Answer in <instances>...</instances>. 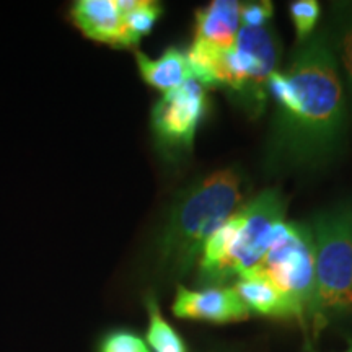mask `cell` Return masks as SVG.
Segmentation results:
<instances>
[{"instance_id":"6","label":"cell","mask_w":352,"mask_h":352,"mask_svg":"<svg viewBox=\"0 0 352 352\" xmlns=\"http://www.w3.org/2000/svg\"><path fill=\"white\" fill-rule=\"evenodd\" d=\"M253 271L266 276L296 307L305 321L315 287V241L311 228L300 222H285Z\"/></svg>"},{"instance_id":"9","label":"cell","mask_w":352,"mask_h":352,"mask_svg":"<svg viewBox=\"0 0 352 352\" xmlns=\"http://www.w3.org/2000/svg\"><path fill=\"white\" fill-rule=\"evenodd\" d=\"M70 21L83 36L111 47H127L122 12L118 0H77L69 10Z\"/></svg>"},{"instance_id":"5","label":"cell","mask_w":352,"mask_h":352,"mask_svg":"<svg viewBox=\"0 0 352 352\" xmlns=\"http://www.w3.org/2000/svg\"><path fill=\"white\" fill-rule=\"evenodd\" d=\"M315 241V287L307 320L315 334L334 318L352 316V209L320 214Z\"/></svg>"},{"instance_id":"18","label":"cell","mask_w":352,"mask_h":352,"mask_svg":"<svg viewBox=\"0 0 352 352\" xmlns=\"http://www.w3.org/2000/svg\"><path fill=\"white\" fill-rule=\"evenodd\" d=\"M272 3L271 2H250L241 3L240 8V23L245 28H261L267 26L272 19Z\"/></svg>"},{"instance_id":"4","label":"cell","mask_w":352,"mask_h":352,"mask_svg":"<svg viewBox=\"0 0 352 352\" xmlns=\"http://www.w3.org/2000/svg\"><path fill=\"white\" fill-rule=\"evenodd\" d=\"M280 46L270 26H241L228 50L192 41L186 52L192 78L208 88H227L252 116L263 111L267 80L276 72Z\"/></svg>"},{"instance_id":"1","label":"cell","mask_w":352,"mask_h":352,"mask_svg":"<svg viewBox=\"0 0 352 352\" xmlns=\"http://www.w3.org/2000/svg\"><path fill=\"white\" fill-rule=\"evenodd\" d=\"M276 101V147L290 160H314L328 153L342 134L344 94L334 52L323 34L296 52L284 72L267 80Z\"/></svg>"},{"instance_id":"11","label":"cell","mask_w":352,"mask_h":352,"mask_svg":"<svg viewBox=\"0 0 352 352\" xmlns=\"http://www.w3.org/2000/svg\"><path fill=\"white\" fill-rule=\"evenodd\" d=\"M240 8L241 2L236 0H214L196 10L195 41L219 50L232 47L241 28Z\"/></svg>"},{"instance_id":"12","label":"cell","mask_w":352,"mask_h":352,"mask_svg":"<svg viewBox=\"0 0 352 352\" xmlns=\"http://www.w3.org/2000/svg\"><path fill=\"white\" fill-rule=\"evenodd\" d=\"M135 60L142 80L164 94L192 78L186 51L179 47H168L157 59L135 51Z\"/></svg>"},{"instance_id":"10","label":"cell","mask_w":352,"mask_h":352,"mask_svg":"<svg viewBox=\"0 0 352 352\" xmlns=\"http://www.w3.org/2000/svg\"><path fill=\"white\" fill-rule=\"evenodd\" d=\"M245 303L250 314L272 318H298L294 303L287 296L258 271H248L239 276L232 285Z\"/></svg>"},{"instance_id":"19","label":"cell","mask_w":352,"mask_h":352,"mask_svg":"<svg viewBox=\"0 0 352 352\" xmlns=\"http://www.w3.org/2000/svg\"><path fill=\"white\" fill-rule=\"evenodd\" d=\"M344 352H352V342H351V346H349V347H347V349H346Z\"/></svg>"},{"instance_id":"3","label":"cell","mask_w":352,"mask_h":352,"mask_svg":"<svg viewBox=\"0 0 352 352\" xmlns=\"http://www.w3.org/2000/svg\"><path fill=\"white\" fill-rule=\"evenodd\" d=\"M287 202L279 189H264L206 241L197 261L202 287H222L228 280L254 270L285 222Z\"/></svg>"},{"instance_id":"13","label":"cell","mask_w":352,"mask_h":352,"mask_svg":"<svg viewBox=\"0 0 352 352\" xmlns=\"http://www.w3.org/2000/svg\"><path fill=\"white\" fill-rule=\"evenodd\" d=\"M122 12V23L127 47H135L147 36L162 15V6L153 0H118Z\"/></svg>"},{"instance_id":"17","label":"cell","mask_w":352,"mask_h":352,"mask_svg":"<svg viewBox=\"0 0 352 352\" xmlns=\"http://www.w3.org/2000/svg\"><path fill=\"white\" fill-rule=\"evenodd\" d=\"M340 52L352 94V3L342 7V15L340 16Z\"/></svg>"},{"instance_id":"16","label":"cell","mask_w":352,"mask_h":352,"mask_svg":"<svg viewBox=\"0 0 352 352\" xmlns=\"http://www.w3.org/2000/svg\"><path fill=\"white\" fill-rule=\"evenodd\" d=\"M290 16L298 41H307L320 20V3L316 0H296L290 3Z\"/></svg>"},{"instance_id":"7","label":"cell","mask_w":352,"mask_h":352,"mask_svg":"<svg viewBox=\"0 0 352 352\" xmlns=\"http://www.w3.org/2000/svg\"><path fill=\"white\" fill-rule=\"evenodd\" d=\"M208 109V90L195 78L164 94L151 114L158 148L171 157L191 152L196 131Z\"/></svg>"},{"instance_id":"15","label":"cell","mask_w":352,"mask_h":352,"mask_svg":"<svg viewBox=\"0 0 352 352\" xmlns=\"http://www.w3.org/2000/svg\"><path fill=\"white\" fill-rule=\"evenodd\" d=\"M96 352H151V347L135 331L118 328L100 338Z\"/></svg>"},{"instance_id":"14","label":"cell","mask_w":352,"mask_h":352,"mask_svg":"<svg viewBox=\"0 0 352 352\" xmlns=\"http://www.w3.org/2000/svg\"><path fill=\"white\" fill-rule=\"evenodd\" d=\"M145 308L148 315L147 342L153 352H188L186 342L179 333L171 327L153 296L145 297Z\"/></svg>"},{"instance_id":"8","label":"cell","mask_w":352,"mask_h":352,"mask_svg":"<svg viewBox=\"0 0 352 352\" xmlns=\"http://www.w3.org/2000/svg\"><path fill=\"white\" fill-rule=\"evenodd\" d=\"M173 314L178 318L208 321L215 324L243 321L252 315L232 285L202 289H188L178 285Z\"/></svg>"},{"instance_id":"2","label":"cell","mask_w":352,"mask_h":352,"mask_svg":"<svg viewBox=\"0 0 352 352\" xmlns=\"http://www.w3.org/2000/svg\"><path fill=\"white\" fill-rule=\"evenodd\" d=\"M245 202L241 176L223 168L197 179L176 197L158 241L162 267L184 276L199 261L202 248Z\"/></svg>"}]
</instances>
